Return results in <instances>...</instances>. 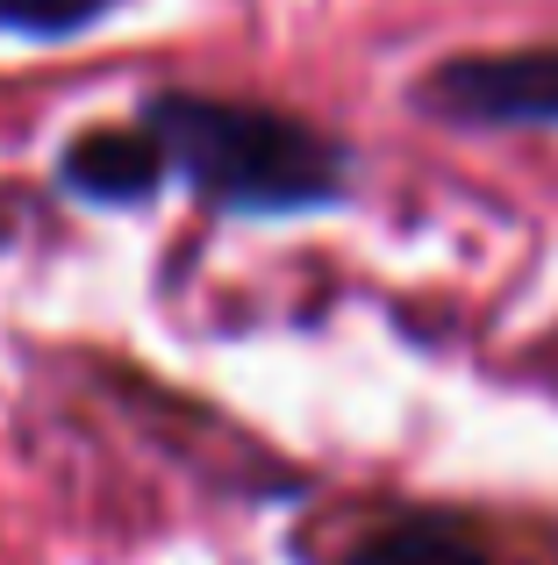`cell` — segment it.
Here are the masks:
<instances>
[{
	"label": "cell",
	"instance_id": "1",
	"mask_svg": "<svg viewBox=\"0 0 558 565\" xmlns=\"http://www.w3.org/2000/svg\"><path fill=\"white\" fill-rule=\"evenodd\" d=\"M129 122L151 129L165 172L223 222H293L330 215L358 193V151L336 129L287 115L272 100L151 86Z\"/></svg>",
	"mask_w": 558,
	"mask_h": 565
},
{
	"label": "cell",
	"instance_id": "2",
	"mask_svg": "<svg viewBox=\"0 0 558 565\" xmlns=\"http://www.w3.org/2000/svg\"><path fill=\"white\" fill-rule=\"evenodd\" d=\"M408 108L437 129H558V43L451 51L408 79Z\"/></svg>",
	"mask_w": 558,
	"mask_h": 565
},
{
	"label": "cell",
	"instance_id": "3",
	"mask_svg": "<svg viewBox=\"0 0 558 565\" xmlns=\"http://www.w3.org/2000/svg\"><path fill=\"white\" fill-rule=\"evenodd\" d=\"M51 180L65 201H86V207H151L172 186V172L143 122H94L57 143Z\"/></svg>",
	"mask_w": 558,
	"mask_h": 565
},
{
	"label": "cell",
	"instance_id": "4",
	"mask_svg": "<svg viewBox=\"0 0 558 565\" xmlns=\"http://www.w3.org/2000/svg\"><path fill=\"white\" fill-rule=\"evenodd\" d=\"M322 565H502L494 544L480 537L465 515H437V509H387L358 544H344Z\"/></svg>",
	"mask_w": 558,
	"mask_h": 565
},
{
	"label": "cell",
	"instance_id": "5",
	"mask_svg": "<svg viewBox=\"0 0 558 565\" xmlns=\"http://www.w3.org/2000/svg\"><path fill=\"white\" fill-rule=\"evenodd\" d=\"M122 14V0H0V36L14 43H72Z\"/></svg>",
	"mask_w": 558,
	"mask_h": 565
},
{
	"label": "cell",
	"instance_id": "6",
	"mask_svg": "<svg viewBox=\"0 0 558 565\" xmlns=\"http://www.w3.org/2000/svg\"><path fill=\"white\" fill-rule=\"evenodd\" d=\"M8 244H14V207L0 201V250H8Z\"/></svg>",
	"mask_w": 558,
	"mask_h": 565
}]
</instances>
